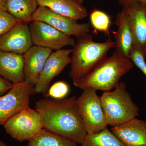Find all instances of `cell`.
I'll return each mask as SVG.
<instances>
[{"mask_svg":"<svg viewBox=\"0 0 146 146\" xmlns=\"http://www.w3.org/2000/svg\"><path fill=\"white\" fill-rule=\"evenodd\" d=\"M73 96L63 99L45 98L36 102L35 109L43 119L44 128L81 145L86 129Z\"/></svg>","mask_w":146,"mask_h":146,"instance_id":"cell-1","label":"cell"},{"mask_svg":"<svg viewBox=\"0 0 146 146\" xmlns=\"http://www.w3.org/2000/svg\"><path fill=\"white\" fill-rule=\"evenodd\" d=\"M129 58L115 51L111 56L104 58L83 78L73 82L77 88L97 91H111L119 83L120 79L133 68Z\"/></svg>","mask_w":146,"mask_h":146,"instance_id":"cell-2","label":"cell"},{"mask_svg":"<svg viewBox=\"0 0 146 146\" xmlns=\"http://www.w3.org/2000/svg\"><path fill=\"white\" fill-rule=\"evenodd\" d=\"M77 39L73 47L70 63L69 74L73 82L86 76L115 47V42L110 39L103 42H94L89 33Z\"/></svg>","mask_w":146,"mask_h":146,"instance_id":"cell-3","label":"cell"},{"mask_svg":"<svg viewBox=\"0 0 146 146\" xmlns=\"http://www.w3.org/2000/svg\"><path fill=\"white\" fill-rule=\"evenodd\" d=\"M100 98L108 125H120L139 116V108L127 91L124 82H119L113 91H104Z\"/></svg>","mask_w":146,"mask_h":146,"instance_id":"cell-4","label":"cell"},{"mask_svg":"<svg viewBox=\"0 0 146 146\" xmlns=\"http://www.w3.org/2000/svg\"><path fill=\"white\" fill-rule=\"evenodd\" d=\"M76 104L87 134L99 133L107 127L100 97L96 91L83 90L77 98Z\"/></svg>","mask_w":146,"mask_h":146,"instance_id":"cell-5","label":"cell"},{"mask_svg":"<svg viewBox=\"0 0 146 146\" xmlns=\"http://www.w3.org/2000/svg\"><path fill=\"white\" fill-rule=\"evenodd\" d=\"M3 126L11 138L22 142L37 135L44 128V123L39 112L29 108L11 117Z\"/></svg>","mask_w":146,"mask_h":146,"instance_id":"cell-6","label":"cell"},{"mask_svg":"<svg viewBox=\"0 0 146 146\" xmlns=\"http://www.w3.org/2000/svg\"><path fill=\"white\" fill-rule=\"evenodd\" d=\"M33 89L25 81L13 84L8 92L0 97V126L17 113L30 108Z\"/></svg>","mask_w":146,"mask_h":146,"instance_id":"cell-7","label":"cell"},{"mask_svg":"<svg viewBox=\"0 0 146 146\" xmlns=\"http://www.w3.org/2000/svg\"><path fill=\"white\" fill-rule=\"evenodd\" d=\"M33 44L35 46L56 51L68 46L73 47L76 42L68 36L48 24L39 21L30 23Z\"/></svg>","mask_w":146,"mask_h":146,"instance_id":"cell-8","label":"cell"},{"mask_svg":"<svg viewBox=\"0 0 146 146\" xmlns=\"http://www.w3.org/2000/svg\"><path fill=\"white\" fill-rule=\"evenodd\" d=\"M42 21L48 24L68 36L77 38L89 34L90 25L88 23H78L77 21L54 12L44 7L39 6L31 21Z\"/></svg>","mask_w":146,"mask_h":146,"instance_id":"cell-9","label":"cell"},{"mask_svg":"<svg viewBox=\"0 0 146 146\" xmlns=\"http://www.w3.org/2000/svg\"><path fill=\"white\" fill-rule=\"evenodd\" d=\"M72 49H60L52 52L46 61L33 91L46 95L51 82L70 63Z\"/></svg>","mask_w":146,"mask_h":146,"instance_id":"cell-10","label":"cell"},{"mask_svg":"<svg viewBox=\"0 0 146 146\" xmlns=\"http://www.w3.org/2000/svg\"><path fill=\"white\" fill-rule=\"evenodd\" d=\"M28 23L18 22L0 36V50L23 55L32 46Z\"/></svg>","mask_w":146,"mask_h":146,"instance_id":"cell-11","label":"cell"},{"mask_svg":"<svg viewBox=\"0 0 146 146\" xmlns=\"http://www.w3.org/2000/svg\"><path fill=\"white\" fill-rule=\"evenodd\" d=\"M122 7L129 17L133 45L146 60V3L133 2Z\"/></svg>","mask_w":146,"mask_h":146,"instance_id":"cell-12","label":"cell"},{"mask_svg":"<svg viewBox=\"0 0 146 146\" xmlns=\"http://www.w3.org/2000/svg\"><path fill=\"white\" fill-rule=\"evenodd\" d=\"M52 51L49 49L34 45L24 54L25 82L34 87Z\"/></svg>","mask_w":146,"mask_h":146,"instance_id":"cell-13","label":"cell"},{"mask_svg":"<svg viewBox=\"0 0 146 146\" xmlns=\"http://www.w3.org/2000/svg\"><path fill=\"white\" fill-rule=\"evenodd\" d=\"M110 130L126 146H146V121L134 118Z\"/></svg>","mask_w":146,"mask_h":146,"instance_id":"cell-14","label":"cell"},{"mask_svg":"<svg viewBox=\"0 0 146 146\" xmlns=\"http://www.w3.org/2000/svg\"><path fill=\"white\" fill-rule=\"evenodd\" d=\"M0 76L13 84L24 82L23 54L0 50Z\"/></svg>","mask_w":146,"mask_h":146,"instance_id":"cell-15","label":"cell"},{"mask_svg":"<svg viewBox=\"0 0 146 146\" xmlns=\"http://www.w3.org/2000/svg\"><path fill=\"white\" fill-rule=\"evenodd\" d=\"M115 23L117 27V30L114 33L115 50L129 58L133 45V39L129 17L124 9L117 14Z\"/></svg>","mask_w":146,"mask_h":146,"instance_id":"cell-16","label":"cell"},{"mask_svg":"<svg viewBox=\"0 0 146 146\" xmlns=\"http://www.w3.org/2000/svg\"><path fill=\"white\" fill-rule=\"evenodd\" d=\"M39 6L50 9L54 12L76 21L86 18L88 11L82 4L75 0H37Z\"/></svg>","mask_w":146,"mask_h":146,"instance_id":"cell-17","label":"cell"},{"mask_svg":"<svg viewBox=\"0 0 146 146\" xmlns=\"http://www.w3.org/2000/svg\"><path fill=\"white\" fill-rule=\"evenodd\" d=\"M38 5L37 0H7L6 10L18 21L29 23Z\"/></svg>","mask_w":146,"mask_h":146,"instance_id":"cell-18","label":"cell"},{"mask_svg":"<svg viewBox=\"0 0 146 146\" xmlns=\"http://www.w3.org/2000/svg\"><path fill=\"white\" fill-rule=\"evenodd\" d=\"M28 146H80L73 141L43 129L29 141Z\"/></svg>","mask_w":146,"mask_h":146,"instance_id":"cell-19","label":"cell"},{"mask_svg":"<svg viewBox=\"0 0 146 146\" xmlns=\"http://www.w3.org/2000/svg\"><path fill=\"white\" fill-rule=\"evenodd\" d=\"M80 146H126L107 127L100 132L87 134Z\"/></svg>","mask_w":146,"mask_h":146,"instance_id":"cell-20","label":"cell"},{"mask_svg":"<svg viewBox=\"0 0 146 146\" xmlns=\"http://www.w3.org/2000/svg\"><path fill=\"white\" fill-rule=\"evenodd\" d=\"M90 23L95 31H100L108 35L111 25V18L106 13L98 9H94L89 15Z\"/></svg>","mask_w":146,"mask_h":146,"instance_id":"cell-21","label":"cell"},{"mask_svg":"<svg viewBox=\"0 0 146 146\" xmlns=\"http://www.w3.org/2000/svg\"><path fill=\"white\" fill-rule=\"evenodd\" d=\"M70 92V86L67 82L58 81L49 87L45 97L55 99H63L67 97Z\"/></svg>","mask_w":146,"mask_h":146,"instance_id":"cell-22","label":"cell"},{"mask_svg":"<svg viewBox=\"0 0 146 146\" xmlns=\"http://www.w3.org/2000/svg\"><path fill=\"white\" fill-rule=\"evenodd\" d=\"M19 22L6 11H0V36Z\"/></svg>","mask_w":146,"mask_h":146,"instance_id":"cell-23","label":"cell"},{"mask_svg":"<svg viewBox=\"0 0 146 146\" xmlns=\"http://www.w3.org/2000/svg\"><path fill=\"white\" fill-rule=\"evenodd\" d=\"M129 58L133 65L136 66L146 77V60L139 50L133 45L131 50Z\"/></svg>","mask_w":146,"mask_h":146,"instance_id":"cell-24","label":"cell"},{"mask_svg":"<svg viewBox=\"0 0 146 146\" xmlns=\"http://www.w3.org/2000/svg\"><path fill=\"white\" fill-rule=\"evenodd\" d=\"M13 84L0 76V97L4 95L13 86Z\"/></svg>","mask_w":146,"mask_h":146,"instance_id":"cell-25","label":"cell"},{"mask_svg":"<svg viewBox=\"0 0 146 146\" xmlns=\"http://www.w3.org/2000/svg\"><path fill=\"white\" fill-rule=\"evenodd\" d=\"M118 1L119 3L122 7L124 5H125L129 3L133 2H140L146 3V0H118Z\"/></svg>","mask_w":146,"mask_h":146,"instance_id":"cell-26","label":"cell"},{"mask_svg":"<svg viewBox=\"0 0 146 146\" xmlns=\"http://www.w3.org/2000/svg\"><path fill=\"white\" fill-rule=\"evenodd\" d=\"M7 0H0V11H6Z\"/></svg>","mask_w":146,"mask_h":146,"instance_id":"cell-27","label":"cell"},{"mask_svg":"<svg viewBox=\"0 0 146 146\" xmlns=\"http://www.w3.org/2000/svg\"><path fill=\"white\" fill-rule=\"evenodd\" d=\"M0 146H7L6 144L3 142L1 140H0Z\"/></svg>","mask_w":146,"mask_h":146,"instance_id":"cell-28","label":"cell"},{"mask_svg":"<svg viewBox=\"0 0 146 146\" xmlns=\"http://www.w3.org/2000/svg\"><path fill=\"white\" fill-rule=\"evenodd\" d=\"M75 1H76L82 4V3L83 2V0H75Z\"/></svg>","mask_w":146,"mask_h":146,"instance_id":"cell-29","label":"cell"}]
</instances>
